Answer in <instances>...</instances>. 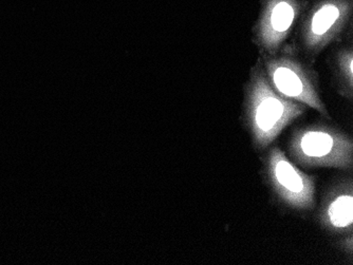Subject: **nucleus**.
Instances as JSON below:
<instances>
[{"instance_id": "1", "label": "nucleus", "mask_w": 353, "mask_h": 265, "mask_svg": "<svg viewBox=\"0 0 353 265\" xmlns=\"http://www.w3.org/2000/svg\"><path fill=\"white\" fill-rule=\"evenodd\" d=\"M308 107L281 96L270 84L261 61L252 69L245 89L243 120L251 138L252 145L265 152L273 145L281 132Z\"/></svg>"}, {"instance_id": "2", "label": "nucleus", "mask_w": 353, "mask_h": 265, "mask_svg": "<svg viewBox=\"0 0 353 265\" xmlns=\"http://www.w3.org/2000/svg\"><path fill=\"white\" fill-rule=\"evenodd\" d=\"M288 151L291 161L303 168H353V140L334 126L311 124L293 132Z\"/></svg>"}, {"instance_id": "3", "label": "nucleus", "mask_w": 353, "mask_h": 265, "mask_svg": "<svg viewBox=\"0 0 353 265\" xmlns=\"http://www.w3.org/2000/svg\"><path fill=\"white\" fill-rule=\"evenodd\" d=\"M263 159V177L275 201L296 213H311L316 207V179L299 169L277 147H269Z\"/></svg>"}, {"instance_id": "4", "label": "nucleus", "mask_w": 353, "mask_h": 265, "mask_svg": "<svg viewBox=\"0 0 353 265\" xmlns=\"http://www.w3.org/2000/svg\"><path fill=\"white\" fill-rule=\"evenodd\" d=\"M261 67L270 84L279 94L301 103L308 108L330 118L326 106L319 94L314 72L303 64L292 53L279 52L261 54Z\"/></svg>"}, {"instance_id": "5", "label": "nucleus", "mask_w": 353, "mask_h": 265, "mask_svg": "<svg viewBox=\"0 0 353 265\" xmlns=\"http://www.w3.org/2000/svg\"><path fill=\"white\" fill-rule=\"evenodd\" d=\"M350 14L347 0H325L301 28V45L309 55L319 54L342 33Z\"/></svg>"}, {"instance_id": "6", "label": "nucleus", "mask_w": 353, "mask_h": 265, "mask_svg": "<svg viewBox=\"0 0 353 265\" xmlns=\"http://www.w3.org/2000/svg\"><path fill=\"white\" fill-rule=\"evenodd\" d=\"M301 12L299 0H268L255 27V43L261 54L281 50Z\"/></svg>"}, {"instance_id": "7", "label": "nucleus", "mask_w": 353, "mask_h": 265, "mask_svg": "<svg viewBox=\"0 0 353 265\" xmlns=\"http://www.w3.org/2000/svg\"><path fill=\"white\" fill-rule=\"evenodd\" d=\"M321 229L335 236L353 233V181L343 178L326 189L316 209Z\"/></svg>"}, {"instance_id": "8", "label": "nucleus", "mask_w": 353, "mask_h": 265, "mask_svg": "<svg viewBox=\"0 0 353 265\" xmlns=\"http://www.w3.org/2000/svg\"><path fill=\"white\" fill-rule=\"evenodd\" d=\"M338 63V78L341 85V92L346 98H352L353 88V54L352 49L341 51L336 59Z\"/></svg>"}, {"instance_id": "9", "label": "nucleus", "mask_w": 353, "mask_h": 265, "mask_svg": "<svg viewBox=\"0 0 353 265\" xmlns=\"http://www.w3.org/2000/svg\"><path fill=\"white\" fill-rule=\"evenodd\" d=\"M339 247L342 249L345 255H348L352 258L353 254V238L352 235H348V236H343L341 241L338 243Z\"/></svg>"}]
</instances>
